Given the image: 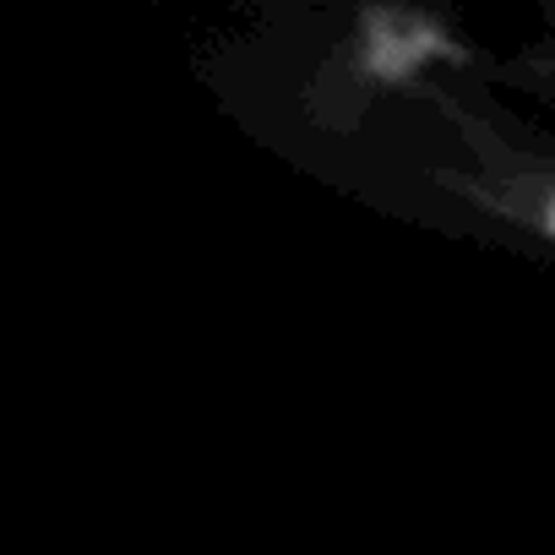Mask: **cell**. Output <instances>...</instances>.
Instances as JSON below:
<instances>
[{
  "mask_svg": "<svg viewBox=\"0 0 555 555\" xmlns=\"http://www.w3.org/2000/svg\"><path fill=\"white\" fill-rule=\"evenodd\" d=\"M539 223H544V229H550V240H555V191L544 196V207H539Z\"/></svg>",
  "mask_w": 555,
  "mask_h": 555,
  "instance_id": "6da1fadb",
  "label": "cell"
}]
</instances>
